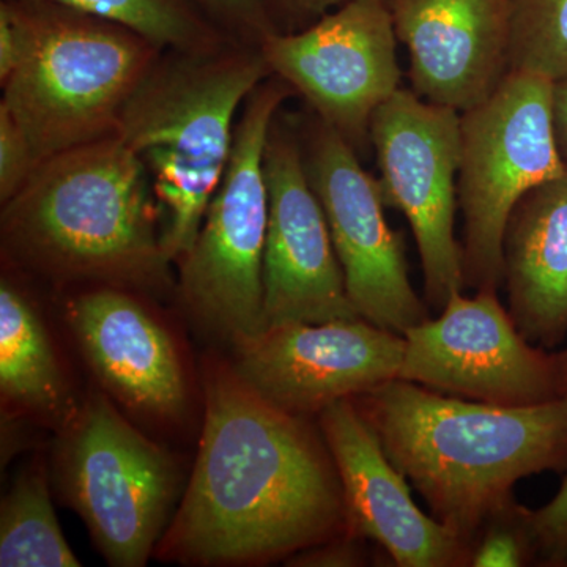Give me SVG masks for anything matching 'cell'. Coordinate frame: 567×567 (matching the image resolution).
<instances>
[{
  "mask_svg": "<svg viewBox=\"0 0 567 567\" xmlns=\"http://www.w3.org/2000/svg\"><path fill=\"white\" fill-rule=\"evenodd\" d=\"M350 532L322 432L237 374L207 385L199 456L163 557L194 565L292 557Z\"/></svg>",
  "mask_w": 567,
  "mask_h": 567,
  "instance_id": "cell-1",
  "label": "cell"
},
{
  "mask_svg": "<svg viewBox=\"0 0 567 567\" xmlns=\"http://www.w3.org/2000/svg\"><path fill=\"white\" fill-rule=\"evenodd\" d=\"M352 401L432 516L468 546L518 481L567 470V398L494 405L393 379Z\"/></svg>",
  "mask_w": 567,
  "mask_h": 567,
  "instance_id": "cell-2",
  "label": "cell"
},
{
  "mask_svg": "<svg viewBox=\"0 0 567 567\" xmlns=\"http://www.w3.org/2000/svg\"><path fill=\"white\" fill-rule=\"evenodd\" d=\"M151 175L117 136L39 164L2 204V245L59 282L164 290L173 284Z\"/></svg>",
  "mask_w": 567,
  "mask_h": 567,
  "instance_id": "cell-3",
  "label": "cell"
},
{
  "mask_svg": "<svg viewBox=\"0 0 567 567\" xmlns=\"http://www.w3.org/2000/svg\"><path fill=\"white\" fill-rule=\"evenodd\" d=\"M270 76L260 48L240 41L163 51L126 100L114 136L151 175L171 262L196 241L229 164L238 112Z\"/></svg>",
  "mask_w": 567,
  "mask_h": 567,
  "instance_id": "cell-4",
  "label": "cell"
},
{
  "mask_svg": "<svg viewBox=\"0 0 567 567\" xmlns=\"http://www.w3.org/2000/svg\"><path fill=\"white\" fill-rule=\"evenodd\" d=\"M31 22L24 62L2 82L10 112L43 163L114 136L142 76L162 54L122 25L51 2L21 0Z\"/></svg>",
  "mask_w": 567,
  "mask_h": 567,
  "instance_id": "cell-5",
  "label": "cell"
},
{
  "mask_svg": "<svg viewBox=\"0 0 567 567\" xmlns=\"http://www.w3.org/2000/svg\"><path fill=\"white\" fill-rule=\"evenodd\" d=\"M292 87L271 74L238 115L229 164L213 194L192 249L178 260V293L200 324L240 344L267 330L264 252L268 188L264 152L268 132Z\"/></svg>",
  "mask_w": 567,
  "mask_h": 567,
  "instance_id": "cell-6",
  "label": "cell"
},
{
  "mask_svg": "<svg viewBox=\"0 0 567 567\" xmlns=\"http://www.w3.org/2000/svg\"><path fill=\"white\" fill-rule=\"evenodd\" d=\"M554 82L511 71L488 99L461 112L458 207L465 287L505 286V235L525 194L565 173L554 128Z\"/></svg>",
  "mask_w": 567,
  "mask_h": 567,
  "instance_id": "cell-7",
  "label": "cell"
},
{
  "mask_svg": "<svg viewBox=\"0 0 567 567\" xmlns=\"http://www.w3.org/2000/svg\"><path fill=\"white\" fill-rule=\"evenodd\" d=\"M61 484L112 566H144L177 491L169 457L102 395L71 417L59 453Z\"/></svg>",
  "mask_w": 567,
  "mask_h": 567,
  "instance_id": "cell-8",
  "label": "cell"
},
{
  "mask_svg": "<svg viewBox=\"0 0 567 567\" xmlns=\"http://www.w3.org/2000/svg\"><path fill=\"white\" fill-rule=\"evenodd\" d=\"M386 207L402 213L415 235L425 301L442 311L464 292V249L454 234L461 164V112L399 89L369 125Z\"/></svg>",
  "mask_w": 567,
  "mask_h": 567,
  "instance_id": "cell-9",
  "label": "cell"
},
{
  "mask_svg": "<svg viewBox=\"0 0 567 567\" xmlns=\"http://www.w3.org/2000/svg\"><path fill=\"white\" fill-rule=\"evenodd\" d=\"M297 125L306 174L322 205L358 315L399 334L431 319L410 282L402 235L388 226L379 181L322 118L297 117Z\"/></svg>",
  "mask_w": 567,
  "mask_h": 567,
  "instance_id": "cell-10",
  "label": "cell"
},
{
  "mask_svg": "<svg viewBox=\"0 0 567 567\" xmlns=\"http://www.w3.org/2000/svg\"><path fill=\"white\" fill-rule=\"evenodd\" d=\"M398 37L385 0H347L298 32L260 44L271 74L357 151L371 145L372 115L401 89Z\"/></svg>",
  "mask_w": 567,
  "mask_h": 567,
  "instance_id": "cell-11",
  "label": "cell"
},
{
  "mask_svg": "<svg viewBox=\"0 0 567 567\" xmlns=\"http://www.w3.org/2000/svg\"><path fill=\"white\" fill-rule=\"evenodd\" d=\"M399 379L506 406L559 398L555 353L518 331L498 292L454 293L436 319L409 328Z\"/></svg>",
  "mask_w": 567,
  "mask_h": 567,
  "instance_id": "cell-12",
  "label": "cell"
},
{
  "mask_svg": "<svg viewBox=\"0 0 567 567\" xmlns=\"http://www.w3.org/2000/svg\"><path fill=\"white\" fill-rule=\"evenodd\" d=\"M268 227L264 252L267 328L360 319L347 295L330 227L308 181L297 117L276 114L264 152ZM363 319V317H361Z\"/></svg>",
  "mask_w": 567,
  "mask_h": 567,
  "instance_id": "cell-13",
  "label": "cell"
},
{
  "mask_svg": "<svg viewBox=\"0 0 567 567\" xmlns=\"http://www.w3.org/2000/svg\"><path fill=\"white\" fill-rule=\"evenodd\" d=\"M404 349V336L361 317L282 323L235 346V374L271 404L306 417L399 379Z\"/></svg>",
  "mask_w": 567,
  "mask_h": 567,
  "instance_id": "cell-14",
  "label": "cell"
},
{
  "mask_svg": "<svg viewBox=\"0 0 567 567\" xmlns=\"http://www.w3.org/2000/svg\"><path fill=\"white\" fill-rule=\"evenodd\" d=\"M344 492L350 532L375 543L399 567H468L470 546L416 505L409 480L382 443L342 399L319 413Z\"/></svg>",
  "mask_w": 567,
  "mask_h": 567,
  "instance_id": "cell-15",
  "label": "cell"
},
{
  "mask_svg": "<svg viewBox=\"0 0 567 567\" xmlns=\"http://www.w3.org/2000/svg\"><path fill=\"white\" fill-rule=\"evenodd\" d=\"M410 59L413 92L472 110L509 73L513 0H385Z\"/></svg>",
  "mask_w": 567,
  "mask_h": 567,
  "instance_id": "cell-16",
  "label": "cell"
},
{
  "mask_svg": "<svg viewBox=\"0 0 567 567\" xmlns=\"http://www.w3.org/2000/svg\"><path fill=\"white\" fill-rule=\"evenodd\" d=\"M69 323L95 374L123 404L156 416L182 412L186 383L173 341L123 289L81 293L69 305Z\"/></svg>",
  "mask_w": 567,
  "mask_h": 567,
  "instance_id": "cell-17",
  "label": "cell"
},
{
  "mask_svg": "<svg viewBox=\"0 0 567 567\" xmlns=\"http://www.w3.org/2000/svg\"><path fill=\"white\" fill-rule=\"evenodd\" d=\"M507 311L532 344L555 349L567 334V167L525 194L505 235Z\"/></svg>",
  "mask_w": 567,
  "mask_h": 567,
  "instance_id": "cell-18",
  "label": "cell"
},
{
  "mask_svg": "<svg viewBox=\"0 0 567 567\" xmlns=\"http://www.w3.org/2000/svg\"><path fill=\"white\" fill-rule=\"evenodd\" d=\"M0 390L9 404L61 416L65 382L50 336L29 298L9 279L0 284Z\"/></svg>",
  "mask_w": 567,
  "mask_h": 567,
  "instance_id": "cell-19",
  "label": "cell"
},
{
  "mask_svg": "<svg viewBox=\"0 0 567 567\" xmlns=\"http://www.w3.org/2000/svg\"><path fill=\"white\" fill-rule=\"evenodd\" d=\"M0 566L80 567L52 507L43 473H22L2 503Z\"/></svg>",
  "mask_w": 567,
  "mask_h": 567,
  "instance_id": "cell-20",
  "label": "cell"
},
{
  "mask_svg": "<svg viewBox=\"0 0 567 567\" xmlns=\"http://www.w3.org/2000/svg\"><path fill=\"white\" fill-rule=\"evenodd\" d=\"M122 25L162 51H203L235 41L186 0H37Z\"/></svg>",
  "mask_w": 567,
  "mask_h": 567,
  "instance_id": "cell-21",
  "label": "cell"
},
{
  "mask_svg": "<svg viewBox=\"0 0 567 567\" xmlns=\"http://www.w3.org/2000/svg\"><path fill=\"white\" fill-rule=\"evenodd\" d=\"M567 78V0H513L509 73Z\"/></svg>",
  "mask_w": 567,
  "mask_h": 567,
  "instance_id": "cell-22",
  "label": "cell"
},
{
  "mask_svg": "<svg viewBox=\"0 0 567 567\" xmlns=\"http://www.w3.org/2000/svg\"><path fill=\"white\" fill-rule=\"evenodd\" d=\"M539 563L533 511L516 496L496 507L470 544V567H520Z\"/></svg>",
  "mask_w": 567,
  "mask_h": 567,
  "instance_id": "cell-23",
  "label": "cell"
},
{
  "mask_svg": "<svg viewBox=\"0 0 567 567\" xmlns=\"http://www.w3.org/2000/svg\"><path fill=\"white\" fill-rule=\"evenodd\" d=\"M219 31L240 43L260 48L279 32L265 0H186Z\"/></svg>",
  "mask_w": 567,
  "mask_h": 567,
  "instance_id": "cell-24",
  "label": "cell"
},
{
  "mask_svg": "<svg viewBox=\"0 0 567 567\" xmlns=\"http://www.w3.org/2000/svg\"><path fill=\"white\" fill-rule=\"evenodd\" d=\"M39 164L21 126L0 106V204L20 192Z\"/></svg>",
  "mask_w": 567,
  "mask_h": 567,
  "instance_id": "cell-25",
  "label": "cell"
},
{
  "mask_svg": "<svg viewBox=\"0 0 567 567\" xmlns=\"http://www.w3.org/2000/svg\"><path fill=\"white\" fill-rule=\"evenodd\" d=\"M558 494L533 511L537 555L544 566H567V470Z\"/></svg>",
  "mask_w": 567,
  "mask_h": 567,
  "instance_id": "cell-26",
  "label": "cell"
},
{
  "mask_svg": "<svg viewBox=\"0 0 567 567\" xmlns=\"http://www.w3.org/2000/svg\"><path fill=\"white\" fill-rule=\"evenodd\" d=\"M31 48V22L21 0L0 2V84L24 62Z\"/></svg>",
  "mask_w": 567,
  "mask_h": 567,
  "instance_id": "cell-27",
  "label": "cell"
},
{
  "mask_svg": "<svg viewBox=\"0 0 567 567\" xmlns=\"http://www.w3.org/2000/svg\"><path fill=\"white\" fill-rule=\"evenodd\" d=\"M368 539L347 532L319 546L305 548L287 559L289 566L300 567H357L368 565Z\"/></svg>",
  "mask_w": 567,
  "mask_h": 567,
  "instance_id": "cell-28",
  "label": "cell"
},
{
  "mask_svg": "<svg viewBox=\"0 0 567 567\" xmlns=\"http://www.w3.org/2000/svg\"><path fill=\"white\" fill-rule=\"evenodd\" d=\"M346 2L347 0H265L278 29L279 21L284 20L289 24H315L324 14Z\"/></svg>",
  "mask_w": 567,
  "mask_h": 567,
  "instance_id": "cell-29",
  "label": "cell"
},
{
  "mask_svg": "<svg viewBox=\"0 0 567 567\" xmlns=\"http://www.w3.org/2000/svg\"><path fill=\"white\" fill-rule=\"evenodd\" d=\"M551 110H554V128L559 155L567 164V78L554 82Z\"/></svg>",
  "mask_w": 567,
  "mask_h": 567,
  "instance_id": "cell-30",
  "label": "cell"
},
{
  "mask_svg": "<svg viewBox=\"0 0 567 567\" xmlns=\"http://www.w3.org/2000/svg\"><path fill=\"white\" fill-rule=\"evenodd\" d=\"M558 371L559 398H567V349L555 353Z\"/></svg>",
  "mask_w": 567,
  "mask_h": 567,
  "instance_id": "cell-31",
  "label": "cell"
}]
</instances>
